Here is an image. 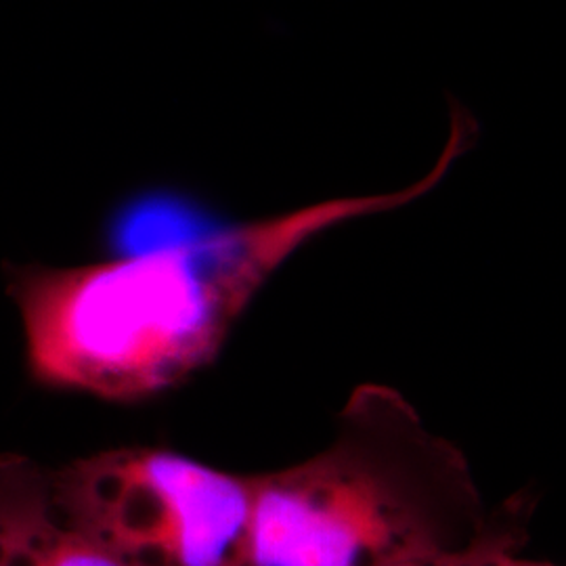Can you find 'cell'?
<instances>
[{"label":"cell","instance_id":"cell-1","mask_svg":"<svg viewBox=\"0 0 566 566\" xmlns=\"http://www.w3.org/2000/svg\"><path fill=\"white\" fill-rule=\"evenodd\" d=\"M464 154L449 135L432 168L397 191L327 198L93 263L7 264L30 378L114 403L177 388L217 361L250 304L303 248L422 200Z\"/></svg>","mask_w":566,"mask_h":566},{"label":"cell","instance_id":"cell-2","mask_svg":"<svg viewBox=\"0 0 566 566\" xmlns=\"http://www.w3.org/2000/svg\"><path fill=\"white\" fill-rule=\"evenodd\" d=\"M256 476L245 566H395L462 554L495 521L464 451L365 382L329 446Z\"/></svg>","mask_w":566,"mask_h":566},{"label":"cell","instance_id":"cell-3","mask_svg":"<svg viewBox=\"0 0 566 566\" xmlns=\"http://www.w3.org/2000/svg\"><path fill=\"white\" fill-rule=\"evenodd\" d=\"M61 518L124 566H245L254 474L163 447H114L46 470Z\"/></svg>","mask_w":566,"mask_h":566},{"label":"cell","instance_id":"cell-4","mask_svg":"<svg viewBox=\"0 0 566 566\" xmlns=\"http://www.w3.org/2000/svg\"><path fill=\"white\" fill-rule=\"evenodd\" d=\"M0 566H124L61 518L46 470L0 455Z\"/></svg>","mask_w":566,"mask_h":566},{"label":"cell","instance_id":"cell-5","mask_svg":"<svg viewBox=\"0 0 566 566\" xmlns=\"http://www.w3.org/2000/svg\"><path fill=\"white\" fill-rule=\"evenodd\" d=\"M526 497H512L495 510V521L485 537L464 554V566H556L521 556L526 542L531 510Z\"/></svg>","mask_w":566,"mask_h":566},{"label":"cell","instance_id":"cell-6","mask_svg":"<svg viewBox=\"0 0 566 566\" xmlns=\"http://www.w3.org/2000/svg\"><path fill=\"white\" fill-rule=\"evenodd\" d=\"M470 549V547H468ZM465 549V552H468ZM455 554V556H443V558H420V560H407L401 565L395 566H464V554Z\"/></svg>","mask_w":566,"mask_h":566}]
</instances>
